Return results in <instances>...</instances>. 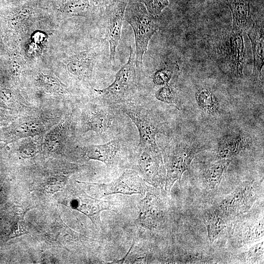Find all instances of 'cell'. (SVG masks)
Masks as SVG:
<instances>
[{
  "mask_svg": "<svg viewBox=\"0 0 264 264\" xmlns=\"http://www.w3.org/2000/svg\"><path fill=\"white\" fill-rule=\"evenodd\" d=\"M131 46L127 62L116 73L113 82L103 89H95L104 99L115 102L128 99L134 92L138 83L135 57Z\"/></svg>",
  "mask_w": 264,
  "mask_h": 264,
  "instance_id": "obj_3",
  "label": "cell"
},
{
  "mask_svg": "<svg viewBox=\"0 0 264 264\" xmlns=\"http://www.w3.org/2000/svg\"><path fill=\"white\" fill-rule=\"evenodd\" d=\"M196 99L198 105L206 113L214 115L219 111V101L209 89L205 88L198 89L196 93Z\"/></svg>",
  "mask_w": 264,
  "mask_h": 264,
  "instance_id": "obj_19",
  "label": "cell"
},
{
  "mask_svg": "<svg viewBox=\"0 0 264 264\" xmlns=\"http://www.w3.org/2000/svg\"><path fill=\"white\" fill-rule=\"evenodd\" d=\"M121 144L118 139H114L100 145H92L86 148V154L90 159L101 161L108 166L116 162Z\"/></svg>",
  "mask_w": 264,
  "mask_h": 264,
  "instance_id": "obj_13",
  "label": "cell"
},
{
  "mask_svg": "<svg viewBox=\"0 0 264 264\" xmlns=\"http://www.w3.org/2000/svg\"><path fill=\"white\" fill-rule=\"evenodd\" d=\"M223 218L217 208L208 210L203 216V220L211 243L217 239L226 227Z\"/></svg>",
  "mask_w": 264,
  "mask_h": 264,
  "instance_id": "obj_17",
  "label": "cell"
},
{
  "mask_svg": "<svg viewBox=\"0 0 264 264\" xmlns=\"http://www.w3.org/2000/svg\"><path fill=\"white\" fill-rule=\"evenodd\" d=\"M155 98L163 102L180 105L178 95L176 90L169 84L165 85L158 89L155 93Z\"/></svg>",
  "mask_w": 264,
  "mask_h": 264,
  "instance_id": "obj_23",
  "label": "cell"
},
{
  "mask_svg": "<svg viewBox=\"0 0 264 264\" xmlns=\"http://www.w3.org/2000/svg\"><path fill=\"white\" fill-rule=\"evenodd\" d=\"M88 5V0H68L64 4L63 10L69 14H78L85 11Z\"/></svg>",
  "mask_w": 264,
  "mask_h": 264,
  "instance_id": "obj_24",
  "label": "cell"
},
{
  "mask_svg": "<svg viewBox=\"0 0 264 264\" xmlns=\"http://www.w3.org/2000/svg\"><path fill=\"white\" fill-rule=\"evenodd\" d=\"M256 197L254 184L246 181L224 197L217 208L224 217L241 214L251 208Z\"/></svg>",
  "mask_w": 264,
  "mask_h": 264,
  "instance_id": "obj_7",
  "label": "cell"
},
{
  "mask_svg": "<svg viewBox=\"0 0 264 264\" xmlns=\"http://www.w3.org/2000/svg\"><path fill=\"white\" fill-rule=\"evenodd\" d=\"M145 5L138 0H129L124 20L132 27L135 43V61L138 66L142 63L144 54L153 35L158 30L154 18Z\"/></svg>",
  "mask_w": 264,
  "mask_h": 264,
  "instance_id": "obj_1",
  "label": "cell"
},
{
  "mask_svg": "<svg viewBox=\"0 0 264 264\" xmlns=\"http://www.w3.org/2000/svg\"><path fill=\"white\" fill-rule=\"evenodd\" d=\"M127 3L125 0H115L110 3L105 10V37L109 43L110 59L112 63L115 62L116 51L121 38Z\"/></svg>",
  "mask_w": 264,
  "mask_h": 264,
  "instance_id": "obj_6",
  "label": "cell"
},
{
  "mask_svg": "<svg viewBox=\"0 0 264 264\" xmlns=\"http://www.w3.org/2000/svg\"><path fill=\"white\" fill-rule=\"evenodd\" d=\"M71 207L89 218L97 226H102L100 213L103 210H113L110 202L100 200L79 191L70 200Z\"/></svg>",
  "mask_w": 264,
  "mask_h": 264,
  "instance_id": "obj_11",
  "label": "cell"
},
{
  "mask_svg": "<svg viewBox=\"0 0 264 264\" xmlns=\"http://www.w3.org/2000/svg\"><path fill=\"white\" fill-rule=\"evenodd\" d=\"M138 150V166L145 180L155 186H165L166 169L159 150Z\"/></svg>",
  "mask_w": 264,
  "mask_h": 264,
  "instance_id": "obj_10",
  "label": "cell"
},
{
  "mask_svg": "<svg viewBox=\"0 0 264 264\" xmlns=\"http://www.w3.org/2000/svg\"><path fill=\"white\" fill-rule=\"evenodd\" d=\"M122 109L136 126L139 133L138 149L159 150L156 136L159 125L153 114L145 107L132 103L125 102Z\"/></svg>",
  "mask_w": 264,
  "mask_h": 264,
  "instance_id": "obj_4",
  "label": "cell"
},
{
  "mask_svg": "<svg viewBox=\"0 0 264 264\" xmlns=\"http://www.w3.org/2000/svg\"><path fill=\"white\" fill-rule=\"evenodd\" d=\"M233 17V29L247 31L253 25L249 0H228Z\"/></svg>",
  "mask_w": 264,
  "mask_h": 264,
  "instance_id": "obj_15",
  "label": "cell"
},
{
  "mask_svg": "<svg viewBox=\"0 0 264 264\" xmlns=\"http://www.w3.org/2000/svg\"><path fill=\"white\" fill-rule=\"evenodd\" d=\"M143 3L148 12L154 17L159 15L169 5L168 0H138Z\"/></svg>",
  "mask_w": 264,
  "mask_h": 264,
  "instance_id": "obj_25",
  "label": "cell"
},
{
  "mask_svg": "<svg viewBox=\"0 0 264 264\" xmlns=\"http://www.w3.org/2000/svg\"><path fill=\"white\" fill-rule=\"evenodd\" d=\"M231 161L230 158L220 159L205 169L203 173V179L208 188L213 189L219 186L223 174Z\"/></svg>",
  "mask_w": 264,
  "mask_h": 264,
  "instance_id": "obj_18",
  "label": "cell"
},
{
  "mask_svg": "<svg viewBox=\"0 0 264 264\" xmlns=\"http://www.w3.org/2000/svg\"><path fill=\"white\" fill-rule=\"evenodd\" d=\"M92 60L86 54L74 58L68 65V69L78 76H89L91 73Z\"/></svg>",
  "mask_w": 264,
  "mask_h": 264,
  "instance_id": "obj_20",
  "label": "cell"
},
{
  "mask_svg": "<svg viewBox=\"0 0 264 264\" xmlns=\"http://www.w3.org/2000/svg\"><path fill=\"white\" fill-rule=\"evenodd\" d=\"M264 241L251 246L244 254L245 261L249 263L258 262L264 257Z\"/></svg>",
  "mask_w": 264,
  "mask_h": 264,
  "instance_id": "obj_26",
  "label": "cell"
},
{
  "mask_svg": "<svg viewBox=\"0 0 264 264\" xmlns=\"http://www.w3.org/2000/svg\"><path fill=\"white\" fill-rule=\"evenodd\" d=\"M163 211L157 198L153 194L147 193L140 202L138 223L148 229L156 228L163 221Z\"/></svg>",
  "mask_w": 264,
  "mask_h": 264,
  "instance_id": "obj_12",
  "label": "cell"
},
{
  "mask_svg": "<svg viewBox=\"0 0 264 264\" xmlns=\"http://www.w3.org/2000/svg\"><path fill=\"white\" fill-rule=\"evenodd\" d=\"M0 95L2 98L7 100L10 99L12 96L11 91L7 89L1 90L0 91Z\"/></svg>",
  "mask_w": 264,
  "mask_h": 264,
  "instance_id": "obj_27",
  "label": "cell"
},
{
  "mask_svg": "<svg viewBox=\"0 0 264 264\" xmlns=\"http://www.w3.org/2000/svg\"><path fill=\"white\" fill-rule=\"evenodd\" d=\"M249 141L243 134L228 135L219 142L217 156L219 159L230 158L249 146Z\"/></svg>",
  "mask_w": 264,
  "mask_h": 264,
  "instance_id": "obj_16",
  "label": "cell"
},
{
  "mask_svg": "<svg viewBox=\"0 0 264 264\" xmlns=\"http://www.w3.org/2000/svg\"><path fill=\"white\" fill-rule=\"evenodd\" d=\"M219 51V60L229 74L236 77L242 76L245 56L242 31L232 29L224 37Z\"/></svg>",
  "mask_w": 264,
  "mask_h": 264,
  "instance_id": "obj_5",
  "label": "cell"
},
{
  "mask_svg": "<svg viewBox=\"0 0 264 264\" xmlns=\"http://www.w3.org/2000/svg\"><path fill=\"white\" fill-rule=\"evenodd\" d=\"M199 150L198 146L182 141L170 146L166 151L164 163L166 169L165 190L170 192L177 181H180L183 174L189 169L193 159Z\"/></svg>",
  "mask_w": 264,
  "mask_h": 264,
  "instance_id": "obj_2",
  "label": "cell"
},
{
  "mask_svg": "<svg viewBox=\"0 0 264 264\" xmlns=\"http://www.w3.org/2000/svg\"><path fill=\"white\" fill-rule=\"evenodd\" d=\"M100 3H103L104 4L108 3L110 0H98Z\"/></svg>",
  "mask_w": 264,
  "mask_h": 264,
  "instance_id": "obj_28",
  "label": "cell"
},
{
  "mask_svg": "<svg viewBox=\"0 0 264 264\" xmlns=\"http://www.w3.org/2000/svg\"><path fill=\"white\" fill-rule=\"evenodd\" d=\"M83 131H93L104 138L110 137L115 131V116L111 109L106 105L90 107L84 114Z\"/></svg>",
  "mask_w": 264,
  "mask_h": 264,
  "instance_id": "obj_8",
  "label": "cell"
},
{
  "mask_svg": "<svg viewBox=\"0 0 264 264\" xmlns=\"http://www.w3.org/2000/svg\"><path fill=\"white\" fill-rule=\"evenodd\" d=\"M251 41L253 54V73L261 78V71L264 66V22L257 21L247 31Z\"/></svg>",
  "mask_w": 264,
  "mask_h": 264,
  "instance_id": "obj_14",
  "label": "cell"
},
{
  "mask_svg": "<svg viewBox=\"0 0 264 264\" xmlns=\"http://www.w3.org/2000/svg\"><path fill=\"white\" fill-rule=\"evenodd\" d=\"M242 242H247L255 241L264 236V220L252 221L244 231Z\"/></svg>",
  "mask_w": 264,
  "mask_h": 264,
  "instance_id": "obj_22",
  "label": "cell"
},
{
  "mask_svg": "<svg viewBox=\"0 0 264 264\" xmlns=\"http://www.w3.org/2000/svg\"><path fill=\"white\" fill-rule=\"evenodd\" d=\"M103 196L121 194L143 195L147 191L145 180L136 172L125 171L118 178L109 183H93Z\"/></svg>",
  "mask_w": 264,
  "mask_h": 264,
  "instance_id": "obj_9",
  "label": "cell"
},
{
  "mask_svg": "<svg viewBox=\"0 0 264 264\" xmlns=\"http://www.w3.org/2000/svg\"><path fill=\"white\" fill-rule=\"evenodd\" d=\"M179 71L176 62L166 63L158 69L153 74V82L157 86L169 84L172 77Z\"/></svg>",
  "mask_w": 264,
  "mask_h": 264,
  "instance_id": "obj_21",
  "label": "cell"
}]
</instances>
